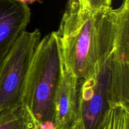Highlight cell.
Wrapping results in <instances>:
<instances>
[{
    "label": "cell",
    "mask_w": 129,
    "mask_h": 129,
    "mask_svg": "<svg viewBox=\"0 0 129 129\" xmlns=\"http://www.w3.org/2000/svg\"><path fill=\"white\" fill-rule=\"evenodd\" d=\"M129 0L117 9L92 11L76 0H68L55 31L60 58L79 81L91 76L113 49Z\"/></svg>",
    "instance_id": "6da1fadb"
},
{
    "label": "cell",
    "mask_w": 129,
    "mask_h": 129,
    "mask_svg": "<svg viewBox=\"0 0 129 129\" xmlns=\"http://www.w3.org/2000/svg\"><path fill=\"white\" fill-rule=\"evenodd\" d=\"M60 75V58L54 31L41 39L37 47L25 86L23 104L35 129H57L54 102Z\"/></svg>",
    "instance_id": "7a4b0ae2"
},
{
    "label": "cell",
    "mask_w": 129,
    "mask_h": 129,
    "mask_svg": "<svg viewBox=\"0 0 129 129\" xmlns=\"http://www.w3.org/2000/svg\"><path fill=\"white\" fill-rule=\"evenodd\" d=\"M41 40L39 29L21 34L0 68V112L23 104L26 78Z\"/></svg>",
    "instance_id": "3957f363"
},
{
    "label": "cell",
    "mask_w": 129,
    "mask_h": 129,
    "mask_svg": "<svg viewBox=\"0 0 129 129\" xmlns=\"http://www.w3.org/2000/svg\"><path fill=\"white\" fill-rule=\"evenodd\" d=\"M79 81L60 60V75L54 102L57 129H74L79 124Z\"/></svg>",
    "instance_id": "277c9868"
},
{
    "label": "cell",
    "mask_w": 129,
    "mask_h": 129,
    "mask_svg": "<svg viewBox=\"0 0 129 129\" xmlns=\"http://www.w3.org/2000/svg\"><path fill=\"white\" fill-rule=\"evenodd\" d=\"M30 18L28 5L18 0H0V68Z\"/></svg>",
    "instance_id": "5b68a950"
},
{
    "label": "cell",
    "mask_w": 129,
    "mask_h": 129,
    "mask_svg": "<svg viewBox=\"0 0 129 129\" xmlns=\"http://www.w3.org/2000/svg\"><path fill=\"white\" fill-rule=\"evenodd\" d=\"M0 129H35L32 118L24 105L0 112Z\"/></svg>",
    "instance_id": "8992f818"
},
{
    "label": "cell",
    "mask_w": 129,
    "mask_h": 129,
    "mask_svg": "<svg viewBox=\"0 0 129 129\" xmlns=\"http://www.w3.org/2000/svg\"><path fill=\"white\" fill-rule=\"evenodd\" d=\"M100 129H129V107L110 105Z\"/></svg>",
    "instance_id": "52a82bcc"
},
{
    "label": "cell",
    "mask_w": 129,
    "mask_h": 129,
    "mask_svg": "<svg viewBox=\"0 0 129 129\" xmlns=\"http://www.w3.org/2000/svg\"><path fill=\"white\" fill-rule=\"evenodd\" d=\"M84 7L92 11L105 10L112 7V0H76Z\"/></svg>",
    "instance_id": "ba28073f"
},
{
    "label": "cell",
    "mask_w": 129,
    "mask_h": 129,
    "mask_svg": "<svg viewBox=\"0 0 129 129\" xmlns=\"http://www.w3.org/2000/svg\"><path fill=\"white\" fill-rule=\"evenodd\" d=\"M18 1H20L21 2L25 3L28 5V4H33L35 2H38L39 1V0H18Z\"/></svg>",
    "instance_id": "9c48e42d"
},
{
    "label": "cell",
    "mask_w": 129,
    "mask_h": 129,
    "mask_svg": "<svg viewBox=\"0 0 129 129\" xmlns=\"http://www.w3.org/2000/svg\"><path fill=\"white\" fill-rule=\"evenodd\" d=\"M74 129H81V128H80V127H79V125H78V126H77V127H76V128H74Z\"/></svg>",
    "instance_id": "30bf717a"
}]
</instances>
